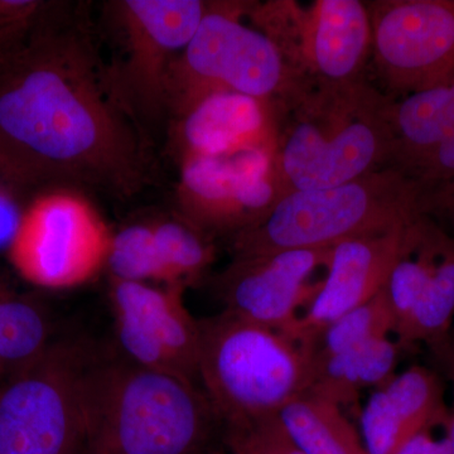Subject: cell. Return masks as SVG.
Listing matches in <instances>:
<instances>
[{"mask_svg":"<svg viewBox=\"0 0 454 454\" xmlns=\"http://www.w3.org/2000/svg\"><path fill=\"white\" fill-rule=\"evenodd\" d=\"M397 149L394 166L454 136V82L394 101Z\"/></svg>","mask_w":454,"mask_h":454,"instance_id":"obj_20","label":"cell"},{"mask_svg":"<svg viewBox=\"0 0 454 454\" xmlns=\"http://www.w3.org/2000/svg\"><path fill=\"white\" fill-rule=\"evenodd\" d=\"M247 4L208 2L192 40L170 67L166 89L169 118L220 92L277 103L301 79L267 35L244 25Z\"/></svg>","mask_w":454,"mask_h":454,"instance_id":"obj_6","label":"cell"},{"mask_svg":"<svg viewBox=\"0 0 454 454\" xmlns=\"http://www.w3.org/2000/svg\"><path fill=\"white\" fill-rule=\"evenodd\" d=\"M454 321V240L404 327L396 333L400 348L424 342L438 346Z\"/></svg>","mask_w":454,"mask_h":454,"instance_id":"obj_22","label":"cell"},{"mask_svg":"<svg viewBox=\"0 0 454 454\" xmlns=\"http://www.w3.org/2000/svg\"><path fill=\"white\" fill-rule=\"evenodd\" d=\"M169 138L177 160L276 146V106L236 92L210 95L172 119Z\"/></svg>","mask_w":454,"mask_h":454,"instance_id":"obj_16","label":"cell"},{"mask_svg":"<svg viewBox=\"0 0 454 454\" xmlns=\"http://www.w3.org/2000/svg\"><path fill=\"white\" fill-rule=\"evenodd\" d=\"M89 454H214L223 420L196 382L92 354L83 376Z\"/></svg>","mask_w":454,"mask_h":454,"instance_id":"obj_3","label":"cell"},{"mask_svg":"<svg viewBox=\"0 0 454 454\" xmlns=\"http://www.w3.org/2000/svg\"><path fill=\"white\" fill-rule=\"evenodd\" d=\"M240 434L254 454H303L286 435L279 418L267 419L244 427H226Z\"/></svg>","mask_w":454,"mask_h":454,"instance_id":"obj_25","label":"cell"},{"mask_svg":"<svg viewBox=\"0 0 454 454\" xmlns=\"http://www.w3.org/2000/svg\"><path fill=\"white\" fill-rule=\"evenodd\" d=\"M199 325V380L225 428L278 417L312 387L317 348L226 310Z\"/></svg>","mask_w":454,"mask_h":454,"instance_id":"obj_4","label":"cell"},{"mask_svg":"<svg viewBox=\"0 0 454 454\" xmlns=\"http://www.w3.org/2000/svg\"><path fill=\"white\" fill-rule=\"evenodd\" d=\"M2 283V279H0V284ZM2 379H5V372L4 370H3L2 365H0V380H2Z\"/></svg>","mask_w":454,"mask_h":454,"instance_id":"obj_31","label":"cell"},{"mask_svg":"<svg viewBox=\"0 0 454 454\" xmlns=\"http://www.w3.org/2000/svg\"><path fill=\"white\" fill-rule=\"evenodd\" d=\"M22 214L14 195V187L0 181V247H9Z\"/></svg>","mask_w":454,"mask_h":454,"instance_id":"obj_28","label":"cell"},{"mask_svg":"<svg viewBox=\"0 0 454 454\" xmlns=\"http://www.w3.org/2000/svg\"><path fill=\"white\" fill-rule=\"evenodd\" d=\"M376 68L400 97L454 82V0L366 2Z\"/></svg>","mask_w":454,"mask_h":454,"instance_id":"obj_12","label":"cell"},{"mask_svg":"<svg viewBox=\"0 0 454 454\" xmlns=\"http://www.w3.org/2000/svg\"><path fill=\"white\" fill-rule=\"evenodd\" d=\"M400 345L389 337L328 357L316 356V372L309 393L340 408L354 404L361 391L375 389L395 375Z\"/></svg>","mask_w":454,"mask_h":454,"instance_id":"obj_18","label":"cell"},{"mask_svg":"<svg viewBox=\"0 0 454 454\" xmlns=\"http://www.w3.org/2000/svg\"><path fill=\"white\" fill-rule=\"evenodd\" d=\"M0 181L14 188L43 184L40 175L0 134Z\"/></svg>","mask_w":454,"mask_h":454,"instance_id":"obj_26","label":"cell"},{"mask_svg":"<svg viewBox=\"0 0 454 454\" xmlns=\"http://www.w3.org/2000/svg\"><path fill=\"white\" fill-rule=\"evenodd\" d=\"M67 7L0 52V134L43 182L131 199L153 177L148 136Z\"/></svg>","mask_w":454,"mask_h":454,"instance_id":"obj_1","label":"cell"},{"mask_svg":"<svg viewBox=\"0 0 454 454\" xmlns=\"http://www.w3.org/2000/svg\"><path fill=\"white\" fill-rule=\"evenodd\" d=\"M113 235L79 188L57 186L23 210L8 247L9 260L33 286L73 289L106 268Z\"/></svg>","mask_w":454,"mask_h":454,"instance_id":"obj_9","label":"cell"},{"mask_svg":"<svg viewBox=\"0 0 454 454\" xmlns=\"http://www.w3.org/2000/svg\"><path fill=\"white\" fill-rule=\"evenodd\" d=\"M178 216L214 240H231L259 223L282 197L276 146L178 160Z\"/></svg>","mask_w":454,"mask_h":454,"instance_id":"obj_11","label":"cell"},{"mask_svg":"<svg viewBox=\"0 0 454 454\" xmlns=\"http://www.w3.org/2000/svg\"><path fill=\"white\" fill-rule=\"evenodd\" d=\"M279 422L303 454H367L342 408L306 393L280 411Z\"/></svg>","mask_w":454,"mask_h":454,"instance_id":"obj_19","label":"cell"},{"mask_svg":"<svg viewBox=\"0 0 454 454\" xmlns=\"http://www.w3.org/2000/svg\"><path fill=\"white\" fill-rule=\"evenodd\" d=\"M94 352L53 340L0 385V454H89L83 376Z\"/></svg>","mask_w":454,"mask_h":454,"instance_id":"obj_7","label":"cell"},{"mask_svg":"<svg viewBox=\"0 0 454 454\" xmlns=\"http://www.w3.org/2000/svg\"><path fill=\"white\" fill-rule=\"evenodd\" d=\"M453 380V404L450 408V415L446 423V437L448 442V448H450V454H454V378Z\"/></svg>","mask_w":454,"mask_h":454,"instance_id":"obj_30","label":"cell"},{"mask_svg":"<svg viewBox=\"0 0 454 454\" xmlns=\"http://www.w3.org/2000/svg\"><path fill=\"white\" fill-rule=\"evenodd\" d=\"M452 378H454V348H453V357H452Z\"/></svg>","mask_w":454,"mask_h":454,"instance_id":"obj_32","label":"cell"},{"mask_svg":"<svg viewBox=\"0 0 454 454\" xmlns=\"http://www.w3.org/2000/svg\"><path fill=\"white\" fill-rule=\"evenodd\" d=\"M419 182L395 166L339 186L292 191L231 239L232 258L334 245L404 226L423 212Z\"/></svg>","mask_w":454,"mask_h":454,"instance_id":"obj_5","label":"cell"},{"mask_svg":"<svg viewBox=\"0 0 454 454\" xmlns=\"http://www.w3.org/2000/svg\"><path fill=\"white\" fill-rule=\"evenodd\" d=\"M247 16L300 77L360 79L372 52V18L358 0H316L306 9L294 2L253 3Z\"/></svg>","mask_w":454,"mask_h":454,"instance_id":"obj_10","label":"cell"},{"mask_svg":"<svg viewBox=\"0 0 454 454\" xmlns=\"http://www.w3.org/2000/svg\"><path fill=\"white\" fill-rule=\"evenodd\" d=\"M274 106L282 196L339 186L394 166V100L363 77H301Z\"/></svg>","mask_w":454,"mask_h":454,"instance_id":"obj_2","label":"cell"},{"mask_svg":"<svg viewBox=\"0 0 454 454\" xmlns=\"http://www.w3.org/2000/svg\"><path fill=\"white\" fill-rule=\"evenodd\" d=\"M441 378L415 365L373 389L360 415V435L367 454H394L418 433L447 422Z\"/></svg>","mask_w":454,"mask_h":454,"instance_id":"obj_17","label":"cell"},{"mask_svg":"<svg viewBox=\"0 0 454 454\" xmlns=\"http://www.w3.org/2000/svg\"><path fill=\"white\" fill-rule=\"evenodd\" d=\"M396 322L384 289L333 322L319 337L317 357H328L395 333Z\"/></svg>","mask_w":454,"mask_h":454,"instance_id":"obj_24","label":"cell"},{"mask_svg":"<svg viewBox=\"0 0 454 454\" xmlns=\"http://www.w3.org/2000/svg\"><path fill=\"white\" fill-rule=\"evenodd\" d=\"M208 2L114 0L106 17L121 53L107 66L110 85L131 118L145 125L167 115L170 67L199 28Z\"/></svg>","mask_w":454,"mask_h":454,"instance_id":"obj_8","label":"cell"},{"mask_svg":"<svg viewBox=\"0 0 454 454\" xmlns=\"http://www.w3.org/2000/svg\"><path fill=\"white\" fill-rule=\"evenodd\" d=\"M106 268L113 279L169 286L152 221L130 223L114 232Z\"/></svg>","mask_w":454,"mask_h":454,"instance_id":"obj_23","label":"cell"},{"mask_svg":"<svg viewBox=\"0 0 454 454\" xmlns=\"http://www.w3.org/2000/svg\"><path fill=\"white\" fill-rule=\"evenodd\" d=\"M186 289L110 278V304L122 356L199 380L200 325L184 304Z\"/></svg>","mask_w":454,"mask_h":454,"instance_id":"obj_13","label":"cell"},{"mask_svg":"<svg viewBox=\"0 0 454 454\" xmlns=\"http://www.w3.org/2000/svg\"><path fill=\"white\" fill-rule=\"evenodd\" d=\"M405 225L334 245L315 298L283 333L317 348L328 325L379 294L395 262Z\"/></svg>","mask_w":454,"mask_h":454,"instance_id":"obj_15","label":"cell"},{"mask_svg":"<svg viewBox=\"0 0 454 454\" xmlns=\"http://www.w3.org/2000/svg\"><path fill=\"white\" fill-rule=\"evenodd\" d=\"M225 443L231 454H254L243 437L234 430L225 429Z\"/></svg>","mask_w":454,"mask_h":454,"instance_id":"obj_29","label":"cell"},{"mask_svg":"<svg viewBox=\"0 0 454 454\" xmlns=\"http://www.w3.org/2000/svg\"><path fill=\"white\" fill-rule=\"evenodd\" d=\"M446 423L422 430L394 454H450Z\"/></svg>","mask_w":454,"mask_h":454,"instance_id":"obj_27","label":"cell"},{"mask_svg":"<svg viewBox=\"0 0 454 454\" xmlns=\"http://www.w3.org/2000/svg\"><path fill=\"white\" fill-rule=\"evenodd\" d=\"M152 226L168 286L186 289L201 279L216 255L212 239L178 215L152 220Z\"/></svg>","mask_w":454,"mask_h":454,"instance_id":"obj_21","label":"cell"},{"mask_svg":"<svg viewBox=\"0 0 454 454\" xmlns=\"http://www.w3.org/2000/svg\"><path fill=\"white\" fill-rule=\"evenodd\" d=\"M331 249L284 250L262 255L232 258L216 278V292L223 310L284 331L301 316L318 292L309 279L317 269L327 267Z\"/></svg>","mask_w":454,"mask_h":454,"instance_id":"obj_14","label":"cell"}]
</instances>
